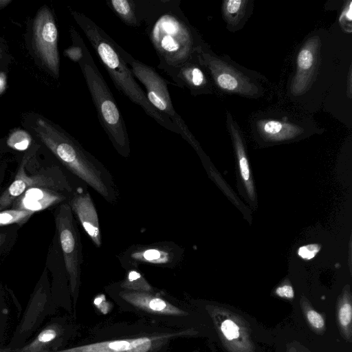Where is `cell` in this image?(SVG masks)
I'll return each mask as SVG.
<instances>
[{
    "label": "cell",
    "mask_w": 352,
    "mask_h": 352,
    "mask_svg": "<svg viewBox=\"0 0 352 352\" xmlns=\"http://www.w3.org/2000/svg\"><path fill=\"white\" fill-rule=\"evenodd\" d=\"M177 1H136L140 23L160 60L158 68L166 73L194 58L204 42L190 24Z\"/></svg>",
    "instance_id": "1"
},
{
    "label": "cell",
    "mask_w": 352,
    "mask_h": 352,
    "mask_svg": "<svg viewBox=\"0 0 352 352\" xmlns=\"http://www.w3.org/2000/svg\"><path fill=\"white\" fill-rule=\"evenodd\" d=\"M71 14L83 31L116 89L166 129L179 134L171 120L157 111L148 102L146 93L135 80L130 68L119 53L116 43L102 28L85 14Z\"/></svg>",
    "instance_id": "2"
},
{
    "label": "cell",
    "mask_w": 352,
    "mask_h": 352,
    "mask_svg": "<svg viewBox=\"0 0 352 352\" xmlns=\"http://www.w3.org/2000/svg\"><path fill=\"white\" fill-rule=\"evenodd\" d=\"M36 135L54 156L73 174L110 201L113 188L103 166L65 131L38 118L32 126Z\"/></svg>",
    "instance_id": "3"
},
{
    "label": "cell",
    "mask_w": 352,
    "mask_h": 352,
    "mask_svg": "<svg viewBox=\"0 0 352 352\" xmlns=\"http://www.w3.org/2000/svg\"><path fill=\"white\" fill-rule=\"evenodd\" d=\"M83 49L84 55L78 63L99 122L118 152L126 157L130 153V142L124 118L85 44Z\"/></svg>",
    "instance_id": "4"
},
{
    "label": "cell",
    "mask_w": 352,
    "mask_h": 352,
    "mask_svg": "<svg viewBox=\"0 0 352 352\" xmlns=\"http://www.w3.org/2000/svg\"><path fill=\"white\" fill-rule=\"evenodd\" d=\"M32 150L26 153L12 182L0 194V211L10 208L12 202L32 188H46L72 196L74 190L61 168L56 165L35 164Z\"/></svg>",
    "instance_id": "5"
},
{
    "label": "cell",
    "mask_w": 352,
    "mask_h": 352,
    "mask_svg": "<svg viewBox=\"0 0 352 352\" xmlns=\"http://www.w3.org/2000/svg\"><path fill=\"white\" fill-rule=\"evenodd\" d=\"M196 58L214 85L221 91L252 98L263 95V87L253 74H248L230 60L216 55L205 43L197 50Z\"/></svg>",
    "instance_id": "6"
},
{
    "label": "cell",
    "mask_w": 352,
    "mask_h": 352,
    "mask_svg": "<svg viewBox=\"0 0 352 352\" xmlns=\"http://www.w3.org/2000/svg\"><path fill=\"white\" fill-rule=\"evenodd\" d=\"M117 48L134 77L144 86L148 102L157 111L169 118L179 130V135L197 149L199 147L197 140L173 107L166 80L154 68L134 58L118 44Z\"/></svg>",
    "instance_id": "7"
},
{
    "label": "cell",
    "mask_w": 352,
    "mask_h": 352,
    "mask_svg": "<svg viewBox=\"0 0 352 352\" xmlns=\"http://www.w3.org/2000/svg\"><path fill=\"white\" fill-rule=\"evenodd\" d=\"M56 233L69 281L70 290L76 299L80 285L82 262L80 236L74 213L68 202L58 205L54 212Z\"/></svg>",
    "instance_id": "8"
},
{
    "label": "cell",
    "mask_w": 352,
    "mask_h": 352,
    "mask_svg": "<svg viewBox=\"0 0 352 352\" xmlns=\"http://www.w3.org/2000/svg\"><path fill=\"white\" fill-rule=\"evenodd\" d=\"M33 29L36 53L47 68L55 76H58V30L52 14L47 8L43 7L38 12Z\"/></svg>",
    "instance_id": "9"
},
{
    "label": "cell",
    "mask_w": 352,
    "mask_h": 352,
    "mask_svg": "<svg viewBox=\"0 0 352 352\" xmlns=\"http://www.w3.org/2000/svg\"><path fill=\"white\" fill-rule=\"evenodd\" d=\"M311 128L307 122L292 121L287 116H261L254 120V129L258 138L268 142L292 140L302 136Z\"/></svg>",
    "instance_id": "10"
},
{
    "label": "cell",
    "mask_w": 352,
    "mask_h": 352,
    "mask_svg": "<svg viewBox=\"0 0 352 352\" xmlns=\"http://www.w3.org/2000/svg\"><path fill=\"white\" fill-rule=\"evenodd\" d=\"M166 74L176 85L181 88H187L193 96L212 93L210 78L204 67L197 61L196 55Z\"/></svg>",
    "instance_id": "11"
},
{
    "label": "cell",
    "mask_w": 352,
    "mask_h": 352,
    "mask_svg": "<svg viewBox=\"0 0 352 352\" xmlns=\"http://www.w3.org/2000/svg\"><path fill=\"white\" fill-rule=\"evenodd\" d=\"M68 204L90 239L100 247L101 234L98 216L89 193L81 189L74 191Z\"/></svg>",
    "instance_id": "12"
},
{
    "label": "cell",
    "mask_w": 352,
    "mask_h": 352,
    "mask_svg": "<svg viewBox=\"0 0 352 352\" xmlns=\"http://www.w3.org/2000/svg\"><path fill=\"white\" fill-rule=\"evenodd\" d=\"M72 196L46 188H32L25 190L12 204L10 208L33 212L43 210L54 205L68 202Z\"/></svg>",
    "instance_id": "13"
},
{
    "label": "cell",
    "mask_w": 352,
    "mask_h": 352,
    "mask_svg": "<svg viewBox=\"0 0 352 352\" xmlns=\"http://www.w3.org/2000/svg\"><path fill=\"white\" fill-rule=\"evenodd\" d=\"M120 296L133 307L150 314L175 316L188 314L180 308L151 292L124 290L120 293Z\"/></svg>",
    "instance_id": "14"
},
{
    "label": "cell",
    "mask_w": 352,
    "mask_h": 352,
    "mask_svg": "<svg viewBox=\"0 0 352 352\" xmlns=\"http://www.w3.org/2000/svg\"><path fill=\"white\" fill-rule=\"evenodd\" d=\"M319 44L316 38H311L302 47L296 58V75L294 88L302 91L308 85L309 76L314 71L317 58Z\"/></svg>",
    "instance_id": "15"
},
{
    "label": "cell",
    "mask_w": 352,
    "mask_h": 352,
    "mask_svg": "<svg viewBox=\"0 0 352 352\" xmlns=\"http://www.w3.org/2000/svg\"><path fill=\"white\" fill-rule=\"evenodd\" d=\"M154 337H140L131 339L104 341L72 347L54 351L46 352H127L145 343Z\"/></svg>",
    "instance_id": "16"
},
{
    "label": "cell",
    "mask_w": 352,
    "mask_h": 352,
    "mask_svg": "<svg viewBox=\"0 0 352 352\" xmlns=\"http://www.w3.org/2000/svg\"><path fill=\"white\" fill-rule=\"evenodd\" d=\"M226 124L233 141L241 177L245 184L249 195L253 199L254 195V188L250 180V173L245 151L243 138L237 123L233 120L232 115L229 112L226 113Z\"/></svg>",
    "instance_id": "17"
},
{
    "label": "cell",
    "mask_w": 352,
    "mask_h": 352,
    "mask_svg": "<svg viewBox=\"0 0 352 352\" xmlns=\"http://www.w3.org/2000/svg\"><path fill=\"white\" fill-rule=\"evenodd\" d=\"M252 1L248 0H227L223 2L222 13L230 31L242 28L252 12Z\"/></svg>",
    "instance_id": "18"
},
{
    "label": "cell",
    "mask_w": 352,
    "mask_h": 352,
    "mask_svg": "<svg viewBox=\"0 0 352 352\" xmlns=\"http://www.w3.org/2000/svg\"><path fill=\"white\" fill-rule=\"evenodd\" d=\"M213 321L217 326L221 335V338L226 340L228 344L230 346L231 342L235 344L236 340H243L247 342L248 335L246 331L242 327V324H240L241 321L237 318H226L221 322L213 319Z\"/></svg>",
    "instance_id": "19"
},
{
    "label": "cell",
    "mask_w": 352,
    "mask_h": 352,
    "mask_svg": "<svg viewBox=\"0 0 352 352\" xmlns=\"http://www.w3.org/2000/svg\"><path fill=\"white\" fill-rule=\"evenodd\" d=\"M107 3L125 24L133 28L140 26L135 1L111 0Z\"/></svg>",
    "instance_id": "20"
},
{
    "label": "cell",
    "mask_w": 352,
    "mask_h": 352,
    "mask_svg": "<svg viewBox=\"0 0 352 352\" xmlns=\"http://www.w3.org/2000/svg\"><path fill=\"white\" fill-rule=\"evenodd\" d=\"M352 307L349 288L340 298L338 305V320L342 334L346 340L351 338Z\"/></svg>",
    "instance_id": "21"
},
{
    "label": "cell",
    "mask_w": 352,
    "mask_h": 352,
    "mask_svg": "<svg viewBox=\"0 0 352 352\" xmlns=\"http://www.w3.org/2000/svg\"><path fill=\"white\" fill-rule=\"evenodd\" d=\"M60 328L56 325H51L43 330L35 339L18 352H45L50 344L59 336Z\"/></svg>",
    "instance_id": "22"
},
{
    "label": "cell",
    "mask_w": 352,
    "mask_h": 352,
    "mask_svg": "<svg viewBox=\"0 0 352 352\" xmlns=\"http://www.w3.org/2000/svg\"><path fill=\"white\" fill-rule=\"evenodd\" d=\"M172 256L167 250L151 247L133 252L131 258L139 262L163 265L171 261Z\"/></svg>",
    "instance_id": "23"
},
{
    "label": "cell",
    "mask_w": 352,
    "mask_h": 352,
    "mask_svg": "<svg viewBox=\"0 0 352 352\" xmlns=\"http://www.w3.org/2000/svg\"><path fill=\"white\" fill-rule=\"evenodd\" d=\"M19 228L17 225L0 227V266L16 243Z\"/></svg>",
    "instance_id": "24"
},
{
    "label": "cell",
    "mask_w": 352,
    "mask_h": 352,
    "mask_svg": "<svg viewBox=\"0 0 352 352\" xmlns=\"http://www.w3.org/2000/svg\"><path fill=\"white\" fill-rule=\"evenodd\" d=\"M34 212L8 208L0 211V227L17 225L20 228L23 226Z\"/></svg>",
    "instance_id": "25"
},
{
    "label": "cell",
    "mask_w": 352,
    "mask_h": 352,
    "mask_svg": "<svg viewBox=\"0 0 352 352\" xmlns=\"http://www.w3.org/2000/svg\"><path fill=\"white\" fill-rule=\"evenodd\" d=\"M120 287L124 290L135 292H153L152 286L143 276L136 270L129 271L125 279L121 283Z\"/></svg>",
    "instance_id": "26"
},
{
    "label": "cell",
    "mask_w": 352,
    "mask_h": 352,
    "mask_svg": "<svg viewBox=\"0 0 352 352\" xmlns=\"http://www.w3.org/2000/svg\"><path fill=\"white\" fill-rule=\"evenodd\" d=\"M32 143L31 136L23 130H16L12 132L7 140V144L11 148L24 151L29 148Z\"/></svg>",
    "instance_id": "27"
},
{
    "label": "cell",
    "mask_w": 352,
    "mask_h": 352,
    "mask_svg": "<svg viewBox=\"0 0 352 352\" xmlns=\"http://www.w3.org/2000/svg\"><path fill=\"white\" fill-rule=\"evenodd\" d=\"M71 34L74 45L65 50V55L74 62L79 63L84 55L85 43L75 30L72 31Z\"/></svg>",
    "instance_id": "28"
},
{
    "label": "cell",
    "mask_w": 352,
    "mask_h": 352,
    "mask_svg": "<svg viewBox=\"0 0 352 352\" xmlns=\"http://www.w3.org/2000/svg\"><path fill=\"white\" fill-rule=\"evenodd\" d=\"M306 318L315 331H322L324 327V321L322 316L310 307L307 303L303 306Z\"/></svg>",
    "instance_id": "29"
},
{
    "label": "cell",
    "mask_w": 352,
    "mask_h": 352,
    "mask_svg": "<svg viewBox=\"0 0 352 352\" xmlns=\"http://www.w3.org/2000/svg\"><path fill=\"white\" fill-rule=\"evenodd\" d=\"M320 246L318 244H309L301 246L298 250V254L305 260L313 258L320 251Z\"/></svg>",
    "instance_id": "30"
},
{
    "label": "cell",
    "mask_w": 352,
    "mask_h": 352,
    "mask_svg": "<svg viewBox=\"0 0 352 352\" xmlns=\"http://www.w3.org/2000/svg\"><path fill=\"white\" fill-rule=\"evenodd\" d=\"M276 294L280 297L293 298L294 292L292 287L289 285H284L276 289Z\"/></svg>",
    "instance_id": "31"
},
{
    "label": "cell",
    "mask_w": 352,
    "mask_h": 352,
    "mask_svg": "<svg viewBox=\"0 0 352 352\" xmlns=\"http://www.w3.org/2000/svg\"><path fill=\"white\" fill-rule=\"evenodd\" d=\"M8 167V165L6 161L0 163V194L1 193V190L7 175Z\"/></svg>",
    "instance_id": "32"
},
{
    "label": "cell",
    "mask_w": 352,
    "mask_h": 352,
    "mask_svg": "<svg viewBox=\"0 0 352 352\" xmlns=\"http://www.w3.org/2000/svg\"><path fill=\"white\" fill-rule=\"evenodd\" d=\"M6 87V77L4 73L0 72V94H2Z\"/></svg>",
    "instance_id": "33"
},
{
    "label": "cell",
    "mask_w": 352,
    "mask_h": 352,
    "mask_svg": "<svg viewBox=\"0 0 352 352\" xmlns=\"http://www.w3.org/2000/svg\"><path fill=\"white\" fill-rule=\"evenodd\" d=\"M6 350H0V352H6Z\"/></svg>",
    "instance_id": "34"
}]
</instances>
